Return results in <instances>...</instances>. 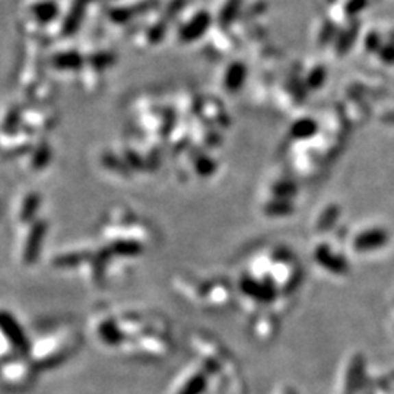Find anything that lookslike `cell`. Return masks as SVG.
<instances>
[{"instance_id":"cell-1","label":"cell","mask_w":394,"mask_h":394,"mask_svg":"<svg viewBox=\"0 0 394 394\" xmlns=\"http://www.w3.org/2000/svg\"><path fill=\"white\" fill-rule=\"evenodd\" d=\"M213 16L206 9H196L180 22L175 29V38L182 44H191L204 38L210 31Z\"/></svg>"},{"instance_id":"cell-2","label":"cell","mask_w":394,"mask_h":394,"mask_svg":"<svg viewBox=\"0 0 394 394\" xmlns=\"http://www.w3.org/2000/svg\"><path fill=\"white\" fill-rule=\"evenodd\" d=\"M86 6V0H71L69 9L62 10L58 21L54 22V36L59 38H66L71 37L77 31L79 25H81V21L84 18Z\"/></svg>"},{"instance_id":"cell-3","label":"cell","mask_w":394,"mask_h":394,"mask_svg":"<svg viewBox=\"0 0 394 394\" xmlns=\"http://www.w3.org/2000/svg\"><path fill=\"white\" fill-rule=\"evenodd\" d=\"M60 15V6L54 0H31L25 5V16L32 25H51Z\"/></svg>"},{"instance_id":"cell-4","label":"cell","mask_w":394,"mask_h":394,"mask_svg":"<svg viewBox=\"0 0 394 394\" xmlns=\"http://www.w3.org/2000/svg\"><path fill=\"white\" fill-rule=\"evenodd\" d=\"M390 240L389 232L386 230H369L362 232L361 235H358L355 241H354V247L355 250L358 251H371V250H377L380 247H384Z\"/></svg>"},{"instance_id":"cell-5","label":"cell","mask_w":394,"mask_h":394,"mask_svg":"<svg viewBox=\"0 0 394 394\" xmlns=\"http://www.w3.org/2000/svg\"><path fill=\"white\" fill-rule=\"evenodd\" d=\"M315 260L319 262L320 266L324 269H328L332 273L342 275L346 273L349 270V264L342 256L333 254L329 245H320L317 250H315Z\"/></svg>"},{"instance_id":"cell-6","label":"cell","mask_w":394,"mask_h":394,"mask_svg":"<svg viewBox=\"0 0 394 394\" xmlns=\"http://www.w3.org/2000/svg\"><path fill=\"white\" fill-rule=\"evenodd\" d=\"M168 31V18L162 14L149 21V24H146L143 29L140 31V40L146 44V46H155L160 44L165 34Z\"/></svg>"},{"instance_id":"cell-7","label":"cell","mask_w":394,"mask_h":394,"mask_svg":"<svg viewBox=\"0 0 394 394\" xmlns=\"http://www.w3.org/2000/svg\"><path fill=\"white\" fill-rule=\"evenodd\" d=\"M85 63L84 56L76 50H64L54 53L50 58V66L59 71L81 69Z\"/></svg>"},{"instance_id":"cell-8","label":"cell","mask_w":394,"mask_h":394,"mask_svg":"<svg viewBox=\"0 0 394 394\" xmlns=\"http://www.w3.org/2000/svg\"><path fill=\"white\" fill-rule=\"evenodd\" d=\"M245 77H247V69H245L244 63H240V62L231 63L223 75L225 89H227L228 93L240 91L241 86L245 82Z\"/></svg>"},{"instance_id":"cell-9","label":"cell","mask_w":394,"mask_h":394,"mask_svg":"<svg viewBox=\"0 0 394 394\" xmlns=\"http://www.w3.org/2000/svg\"><path fill=\"white\" fill-rule=\"evenodd\" d=\"M241 5L243 0H223L221 3L217 14V22L222 29H227L230 25L234 24V21L240 14Z\"/></svg>"},{"instance_id":"cell-10","label":"cell","mask_w":394,"mask_h":394,"mask_svg":"<svg viewBox=\"0 0 394 394\" xmlns=\"http://www.w3.org/2000/svg\"><path fill=\"white\" fill-rule=\"evenodd\" d=\"M317 123L311 119H302L298 120L294 126L291 127V133L292 136L297 138V139H308L312 138L315 132H317Z\"/></svg>"},{"instance_id":"cell-11","label":"cell","mask_w":394,"mask_h":394,"mask_svg":"<svg viewBox=\"0 0 394 394\" xmlns=\"http://www.w3.org/2000/svg\"><path fill=\"white\" fill-rule=\"evenodd\" d=\"M243 288L247 294L260 301H272L275 298V289L272 286H267V285L264 286V285L249 282V280H247V282H244Z\"/></svg>"},{"instance_id":"cell-12","label":"cell","mask_w":394,"mask_h":394,"mask_svg":"<svg viewBox=\"0 0 394 394\" xmlns=\"http://www.w3.org/2000/svg\"><path fill=\"white\" fill-rule=\"evenodd\" d=\"M364 374V361L362 358H355V361L352 362L351 373H349V386L351 387H358L359 381H361Z\"/></svg>"},{"instance_id":"cell-13","label":"cell","mask_w":394,"mask_h":394,"mask_svg":"<svg viewBox=\"0 0 394 394\" xmlns=\"http://www.w3.org/2000/svg\"><path fill=\"white\" fill-rule=\"evenodd\" d=\"M267 210L269 213H272V215H288V213L294 210V208H292L291 201L278 200V201H273V204H270Z\"/></svg>"},{"instance_id":"cell-14","label":"cell","mask_w":394,"mask_h":394,"mask_svg":"<svg viewBox=\"0 0 394 394\" xmlns=\"http://www.w3.org/2000/svg\"><path fill=\"white\" fill-rule=\"evenodd\" d=\"M324 81H325V71L323 67H315V69L310 73L307 84L311 89H319Z\"/></svg>"},{"instance_id":"cell-15","label":"cell","mask_w":394,"mask_h":394,"mask_svg":"<svg viewBox=\"0 0 394 394\" xmlns=\"http://www.w3.org/2000/svg\"><path fill=\"white\" fill-rule=\"evenodd\" d=\"M275 193L282 196V197H288V196H294L297 193V186L291 182H284V183H279L275 186Z\"/></svg>"},{"instance_id":"cell-16","label":"cell","mask_w":394,"mask_h":394,"mask_svg":"<svg viewBox=\"0 0 394 394\" xmlns=\"http://www.w3.org/2000/svg\"><path fill=\"white\" fill-rule=\"evenodd\" d=\"M380 58L382 62L394 64V40H390L386 46L380 47Z\"/></svg>"},{"instance_id":"cell-17","label":"cell","mask_w":394,"mask_h":394,"mask_svg":"<svg viewBox=\"0 0 394 394\" xmlns=\"http://www.w3.org/2000/svg\"><path fill=\"white\" fill-rule=\"evenodd\" d=\"M337 215H339V210H337L336 208H330V209L328 210V215H325L328 218H325V219L323 218V222L319 223V227H320L321 230H328V228L330 227V225L337 219Z\"/></svg>"},{"instance_id":"cell-18","label":"cell","mask_w":394,"mask_h":394,"mask_svg":"<svg viewBox=\"0 0 394 394\" xmlns=\"http://www.w3.org/2000/svg\"><path fill=\"white\" fill-rule=\"evenodd\" d=\"M365 46H367V50H369V51H374V50L380 49V37L377 36L375 32H371L369 36L367 37Z\"/></svg>"}]
</instances>
